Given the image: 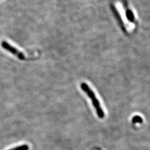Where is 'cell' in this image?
<instances>
[{
    "label": "cell",
    "mask_w": 150,
    "mask_h": 150,
    "mask_svg": "<svg viewBox=\"0 0 150 150\" xmlns=\"http://www.w3.org/2000/svg\"><path fill=\"white\" fill-rule=\"evenodd\" d=\"M126 18L130 22H134V14L132 12V11L131 10V9H127L126 10Z\"/></svg>",
    "instance_id": "4"
},
{
    "label": "cell",
    "mask_w": 150,
    "mask_h": 150,
    "mask_svg": "<svg viewBox=\"0 0 150 150\" xmlns=\"http://www.w3.org/2000/svg\"><path fill=\"white\" fill-rule=\"evenodd\" d=\"M81 88L82 89V90L87 94L88 96L90 98L92 101V104L95 108V109L96 110V114L100 118H104L105 117V112L103 111L102 108L101 106L99 100H98V98H96L95 94L94 93V92L92 91L91 89L88 86V84L85 83H82L81 84Z\"/></svg>",
    "instance_id": "1"
},
{
    "label": "cell",
    "mask_w": 150,
    "mask_h": 150,
    "mask_svg": "<svg viewBox=\"0 0 150 150\" xmlns=\"http://www.w3.org/2000/svg\"><path fill=\"white\" fill-rule=\"evenodd\" d=\"M111 9H112V12H113L114 15H115V17H116V20H118V21L119 23H120V25H121V28H122V29L123 30V31H125L126 29H125V26H124V23H123V20H122L121 17V16L120 15V14H119L118 11H117V9H116V7L113 5V4H112V5H111Z\"/></svg>",
    "instance_id": "3"
},
{
    "label": "cell",
    "mask_w": 150,
    "mask_h": 150,
    "mask_svg": "<svg viewBox=\"0 0 150 150\" xmlns=\"http://www.w3.org/2000/svg\"><path fill=\"white\" fill-rule=\"evenodd\" d=\"M29 149V146L28 144H23L21 146H18L13 148H11L9 150H28Z\"/></svg>",
    "instance_id": "5"
},
{
    "label": "cell",
    "mask_w": 150,
    "mask_h": 150,
    "mask_svg": "<svg viewBox=\"0 0 150 150\" xmlns=\"http://www.w3.org/2000/svg\"><path fill=\"white\" fill-rule=\"evenodd\" d=\"M143 122V119L139 116H134L132 119V123L133 124L136 123H142Z\"/></svg>",
    "instance_id": "6"
},
{
    "label": "cell",
    "mask_w": 150,
    "mask_h": 150,
    "mask_svg": "<svg viewBox=\"0 0 150 150\" xmlns=\"http://www.w3.org/2000/svg\"><path fill=\"white\" fill-rule=\"evenodd\" d=\"M1 46L3 49L6 50V51H8V52L11 53V54L17 56V57L20 59L25 60L26 59V57L24 55V54H23L22 52H21V51H18V49L15 48V47H13L11 45H9L8 43H7L6 41H2L1 42Z\"/></svg>",
    "instance_id": "2"
}]
</instances>
